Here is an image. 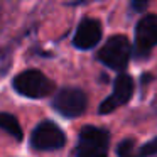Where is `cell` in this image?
<instances>
[{
    "instance_id": "cell-1",
    "label": "cell",
    "mask_w": 157,
    "mask_h": 157,
    "mask_svg": "<svg viewBox=\"0 0 157 157\" xmlns=\"http://www.w3.org/2000/svg\"><path fill=\"white\" fill-rule=\"evenodd\" d=\"M12 86L21 96L32 100L46 98V96H51L52 93H56L54 81L39 69L21 71L12 79Z\"/></svg>"
},
{
    "instance_id": "cell-2",
    "label": "cell",
    "mask_w": 157,
    "mask_h": 157,
    "mask_svg": "<svg viewBox=\"0 0 157 157\" xmlns=\"http://www.w3.org/2000/svg\"><path fill=\"white\" fill-rule=\"evenodd\" d=\"M130 58H132V44L122 34L108 37L96 54V59L101 64H105L106 68L113 69V71H118V75L125 73Z\"/></svg>"
},
{
    "instance_id": "cell-3",
    "label": "cell",
    "mask_w": 157,
    "mask_h": 157,
    "mask_svg": "<svg viewBox=\"0 0 157 157\" xmlns=\"http://www.w3.org/2000/svg\"><path fill=\"white\" fill-rule=\"evenodd\" d=\"M110 133L95 125H85L79 130L76 157H108Z\"/></svg>"
},
{
    "instance_id": "cell-4",
    "label": "cell",
    "mask_w": 157,
    "mask_h": 157,
    "mask_svg": "<svg viewBox=\"0 0 157 157\" xmlns=\"http://www.w3.org/2000/svg\"><path fill=\"white\" fill-rule=\"evenodd\" d=\"M157 46V14H147L135 24L132 56L137 61L149 58L150 51Z\"/></svg>"
},
{
    "instance_id": "cell-5",
    "label": "cell",
    "mask_w": 157,
    "mask_h": 157,
    "mask_svg": "<svg viewBox=\"0 0 157 157\" xmlns=\"http://www.w3.org/2000/svg\"><path fill=\"white\" fill-rule=\"evenodd\" d=\"M88 95L79 88H61L52 96V108L64 118H78L86 112Z\"/></svg>"
},
{
    "instance_id": "cell-6",
    "label": "cell",
    "mask_w": 157,
    "mask_h": 157,
    "mask_svg": "<svg viewBox=\"0 0 157 157\" xmlns=\"http://www.w3.org/2000/svg\"><path fill=\"white\" fill-rule=\"evenodd\" d=\"M29 144L34 150H41V152L59 150L66 145V133L52 120H42L32 130Z\"/></svg>"
},
{
    "instance_id": "cell-7",
    "label": "cell",
    "mask_w": 157,
    "mask_h": 157,
    "mask_svg": "<svg viewBox=\"0 0 157 157\" xmlns=\"http://www.w3.org/2000/svg\"><path fill=\"white\" fill-rule=\"evenodd\" d=\"M133 91H135V83L133 78L127 73H120L117 75V78L113 79V90L110 93V96H106L98 106L100 115H108V113L115 112L117 108L127 105L132 100Z\"/></svg>"
},
{
    "instance_id": "cell-8",
    "label": "cell",
    "mask_w": 157,
    "mask_h": 157,
    "mask_svg": "<svg viewBox=\"0 0 157 157\" xmlns=\"http://www.w3.org/2000/svg\"><path fill=\"white\" fill-rule=\"evenodd\" d=\"M103 27L98 19L85 17L76 27V32L73 36V46L79 51H90L96 48L101 41Z\"/></svg>"
},
{
    "instance_id": "cell-9",
    "label": "cell",
    "mask_w": 157,
    "mask_h": 157,
    "mask_svg": "<svg viewBox=\"0 0 157 157\" xmlns=\"http://www.w3.org/2000/svg\"><path fill=\"white\" fill-rule=\"evenodd\" d=\"M0 130L12 135L17 142H22V139H24V130H22L17 117H14L12 113L0 112Z\"/></svg>"
},
{
    "instance_id": "cell-10",
    "label": "cell",
    "mask_w": 157,
    "mask_h": 157,
    "mask_svg": "<svg viewBox=\"0 0 157 157\" xmlns=\"http://www.w3.org/2000/svg\"><path fill=\"white\" fill-rule=\"evenodd\" d=\"M152 155H157V137L142 144L140 147H135V152H133V157H152Z\"/></svg>"
},
{
    "instance_id": "cell-11",
    "label": "cell",
    "mask_w": 157,
    "mask_h": 157,
    "mask_svg": "<svg viewBox=\"0 0 157 157\" xmlns=\"http://www.w3.org/2000/svg\"><path fill=\"white\" fill-rule=\"evenodd\" d=\"M135 139L128 137V139H123L122 142L117 145V157H133L135 152Z\"/></svg>"
},
{
    "instance_id": "cell-12",
    "label": "cell",
    "mask_w": 157,
    "mask_h": 157,
    "mask_svg": "<svg viewBox=\"0 0 157 157\" xmlns=\"http://www.w3.org/2000/svg\"><path fill=\"white\" fill-rule=\"evenodd\" d=\"M147 7H149V2H139V0H133L132 2V9L137 12H142L144 9H147Z\"/></svg>"
},
{
    "instance_id": "cell-13",
    "label": "cell",
    "mask_w": 157,
    "mask_h": 157,
    "mask_svg": "<svg viewBox=\"0 0 157 157\" xmlns=\"http://www.w3.org/2000/svg\"><path fill=\"white\" fill-rule=\"evenodd\" d=\"M152 79H154V76L149 75V73H144V75L140 76V83H142V85H147V83H150Z\"/></svg>"
}]
</instances>
